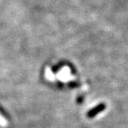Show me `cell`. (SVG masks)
Masks as SVG:
<instances>
[{
	"instance_id": "obj_1",
	"label": "cell",
	"mask_w": 128,
	"mask_h": 128,
	"mask_svg": "<svg viewBox=\"0 0 128 128\" xmlns=\"http://www.w3.org/2000/svg\"><path fill=\"white\" fill-rule=\"evenodd\" d=\"M106 106L104 103H100L98 105H96V106L93 107L92 109H90V110L87 112L86 116L88 118H94L97 114H99L100 113L103 112L106 109Z\"/></svg>"
},
{
	"instance_id": "obj_2",
	"label": "cell",
	"mask_w": 128,
	"mask_h": 128,
	"mask_svg": "<svg viewBox=\"0 0 128 128\" xmlns=\"http://www.w3.org/2000/svg\"><path fill=\"white\" fill-rule=\"evenodd\" d=\"M0 125H1V126H5L7 125L6 120H5V119H4L1 115H0Z\"/></svg>"
}]
</instances>
